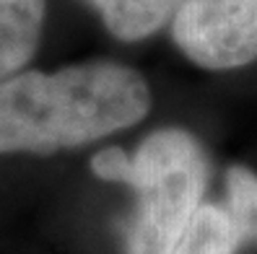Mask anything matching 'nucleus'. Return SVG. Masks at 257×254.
<instances>
[{
	"label": "nucleus",
	"mask_w": 257,
	"mask_h": 254,
	"mask_svg": "<svg viewBox=\"0 0 257 254\" xmlns=\"http://www.w3.org/2000/svg\"><path fill=\"white\" fill-rule=\"evenodd\" d=\"M148 109V83L119 63L21 70L0 83V153L86 145L138 125Z\"/></svg>",
	"instance_id": "nucleus-1"
},
{
	"label": "nucleus",
	"mask_w": 257,
	"mask_h": 254,
	"mask_svg": "<svg viewBox=\"0 0 257 254\" xmlns=\"http://www.w3.org/2000/svg\"><path fill=\"white\" fill-rule=\"evenodd\" d=\"M91 169L138 195L127 254H172L205 192L208 161L200 143L185 130L166 127L151 132L133 156L119 148L96 153Z\"/></svg>",
	"instance_id": "nucleus-2"
},
{
	"label": "nucleus",
	"mask_w": 257,
	"mask_h": 254,
	"mask_svg": "<svg viewBox=\"0 0 257 254\" xmlns=\"http://www.w3.org/2000/svg\"><path fill=\"white\" fill-rule=\"evenodd\" d=\"M172 37L205 70L244 68L257 60V0H182Z\"/></svg>",
	"instance_id": "nucleus-3"
},
{
	"label": "nucleus",
	"mask_w": 257,
	"mask_h": 254,
	"mask_svg": "<svg viewBox=\"0 0 257 254\" xmlns=\"http://www.w3.org/2000/svg\"><path fill=\"white\" fill-rule=\"evenodd\" d=\"M44 16L47 0H0V83L34 57Z\"/></svg>",
	"instance_id": "nucleus-4"
},
{
	"label": "nucleus",
	"mask_w": 257,
	"mask_h": 254,
	"mask_svg": "<svg viewBox=\"0 0 257 254\" xmlns=\"http://www.w3.org/2000/svg\"><path fill=\"white\" fill-rule=\"evenodd\" d=\"M86 3L101 16L112 37L138 42L169 24L182 0H86Z\"/></svg>",
	"instance_id": "nucleus-5"
},
{
	"label": "nucleus",
	"mask_w": 257,
	"mask_h": 254,
	"mask_svg": "<svg viewBox=\"0 0 257 254\" xmlns=\"http://www.w3.org/2000/svg\"><path fill=\"white\" fill-rule=\"evenodd\" d=\"M239 244V233L226 207L198 205L172 254H234Z\"/></svg>",
	"instance_id": "nucleus-6"
},
{
	"label": "nucleus",
	"mask_w": 257,
	"mask_h": 254,
	"mask_svg": "<svg viewBox=\"0 0 257 254\" xmlns=\"http://www.w3.org/2000/svg\"><path fill=\"white\" fill-rule=\"evenodd\" d=\"M229 210L239 241H257V176L244 166H231L226 174Z\"/></svg>",
	"instance_id": "nucleus-7"
}]
</instances>
